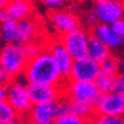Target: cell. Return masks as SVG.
I'll return each instance as SVG.
<instances>
[{
	"instance_id": "3957f363",
	"label": "cell",
	"mask_w": 124,
	"mask_h": 124,
	"mask_svg": "<svg viewBox=\"0 0 124 124\" xmlns=\"http://www.w3.org/2000/svg\"><path fill=\"white\" fill-rule=\"evenodd\" d=\"M7 102H8L17 114L25 115L31 108L32 104L29 97L28 85L19 82L16 78L7 85Z\"/></svg>"
},
{
	"instance_id": "4316f807",
	"label": "cell",
	"mask_w": 124,
	"mask_h": 124,
	"mask_svg": "<svg viewBox=\"0 0 124 124\" xmlns=\"http://www.w3.org/2000/svg\"><path fill=\"white\" fill-rule=\"evenodd\" d=\"M111 28L113 29V31L115 32L117 36H120V37H122L124 39V18L118 19L113 25H111Z\"/></svg>"
},
{
	"instance_id": "f1b7e54d",
	"label": "cell",
	"mask_w": 124,
	"mask_h": 124,
	"mask_svg": "<svg viewBox=\"0 0 124 124\" xmlns=\"http://www.w3.org/2000/svg\"><path fill=\"white\" fill-rule=\"evenodd\" d=\"M9 20H10V18H9L8 12L6 11V9L5 8L0 9V25H2V23H7Z\"/></svg>"
},
{
	"instance_id": "e0dca14e",
	"label": "cell",
	"mask_w": 124,
	"mask_h": 124,
	"mask_svg": "<svg viewBox=\"0 0 124 124\" xmlns=\"http://www.w3.org/2000/svg\"><path fill=\"white\" fill-rule=\"evenodd\" d=\"M66 100L68 102L70 112L74 115L78 116L81 120H92L95 116V108H94L93 104L73 101V100H68V98H66Z\"/></svg>"
},
{
	"instance_id": "9c48e42d",
	"label": "cell",
	"mask_w": 124,
	"mask_h": 124,
	"mask_svg": "<svg viewBox=\"0 0 124 124\" xmlns=\"http://www.w3.org/2000/svg\"><path fill=\"white\" fill-rule=\"evenodd\" d=\"M58 101L32 105L27 115L28 124H54L58 117Z\"/></svg>"
},
{
	"instance_id": "30bf717a",
	"label": "cell",
	"mask_w": 124,
	"mask_h": 124,
	"mask_svg": "<svg viewBox=\"0 0 124 124\" xmlns=\"http://www.w3.org/2000/svg\"><path fill=\"white\" fill-rule=\"evenodd\" d=\"M28 93L32 105L50 103L61 100L64 96V86L28 85Z\"/></svg>"
},
{
	"instance_id": "4dcf8cb0",
	"label": "cell",
	"mask_w": 124,
	"mask_h": 124,
	"mask_svg": "<svg viewBox=\"0 0 124 124\" xmlns=\"http://www.w3.org/2000/svg\"><path fill=\"white\" fill-rule=\"evenodd\" d=\"M8 124H27V123H26L25 121H23V118L17 117V118H15L14 121H11L10 123H8Z\"/></svg>"
},
{
	"instance_id": "484cf974",
	"label": "cell",
	"mask_w": 124,
	"mask_h": 124,
	"mask_svg": "<svg viewBox=\"0 0 124 124\" xmlns=\"http://www.w3.org/2000/svg\"><path fill=\"white\" fill-rule=\"evenodd\" d=\"M44 6L52 11H56V10H61L63 6H65V1L63 0H46V1H44Z\"/></svg>"
},
{
	"instance_id": "ffe728a7",
	"label": "cell",
	"mask_w": 124,
	"mask_h": 124,
	"mask_svg": "<svg viewBox=\"0 0 124 124\" xmlns=\"http://www.w3.org/2000/svg\"><path fill=\"white\" fill-rule=\"evenodd\" d=\"M18 117L17 112L7 101L0 102V124H8Z\"/></svg>"
},
{
	"instance_id": "5b68a950",
	"label": "cell",
	"mask_w": 124,
	"mask_h": 124,
	"mask_svg": "<svg viewBox=\"0 0 124 124\" xmlns=\"http://www.w3.org/2000/svg\"><path fill=\"white\" fill-rule=\"evenodd\" d=\"M88 37V34L84 29L78 28L66 35H63L59 40L66 48L73 61H79L87 57Z\"/></svg>"
},
{
	"instance_id": "44dd1931",
	"label": "cell",
	"mask_w": 124,
	"mask_h": 124,
	"mask_svg": "<svg viewBox=\"0 0 124 124\" xmlns=\"http://www.w3.org/2000/svg\"><path fill=\"white\" fill-rule=\"evenodd\" d=\"M16 25L17 23L12 20H9L0 25V37L7 44H14L15 35H16Z\"/></svg>"
},
{
	"instance_id": "d4e9b609",
	"label": "cell",
	"mask_w": 124,
	"mask_h": 124,
	"mask_svg": "<svg viewBox=\"0 0 124 124\" xmlns=\"http://www.w3.org/2000/svg\"><path fill=\"white\" fill-rule=\"evenodd\" d=\"M114 93L124 95V73H118L114 82Z\"/></svg>"
},
{
	"instance_id": "7a4b0ae2",
	"label": "cell",
	"mask_w": 124,
	"mask_h": 124,
	"mask_svg": "<svg viewBox=\"0 0 124 124\" xmlns=\"http://www.w3.org/2000/svg\"><path fill=\"white\" fill-rule=\"evenodd\" d=\"M28 63L23 48L18 44H6L0 50V70L14 81L23 74Z\"/></svg>"
},
{
	"instance_id": "83f0119b",
	"label": "cell",
	"mask_w": 124,
	"mask_h": 124,
	"mask_svg": "<svg viewBox=\"0 0 124 124\" xmlns=\"http://www.w3.org/2000/svg\"><path fill=\"white\" fill-rule=\"evenodd\" d=\"M86 19H87V23H88V25L90 26H96L98 23V20H97V17H96V15H95V12L93 11H90L88 14H87V16H86Z\"/></svg>"
},
{
	"instance_id": "1f68e13d",
	"label": "cell",
	"mask_w": 124,
	"mask_h": 124,
	"mask_svg": "<svg viewBox=\"0 0 124 124\" xmlns=\"http://www.w3.org/2000/svg\"><path fill=\"white\" fill-rule=\"evenodd\" d=\"M118 62H120V69H122L124 73V57L121 58V59H118Z\"/></svg>"
},
{
	"instance_id": "2e32d148",
	"label": "cell",
	"mask_w": 124,
	"mask_h": 124,
	"mask_svg": "<svg viewBox=\"0 0 124 124\" xmlns=\"http://www.w3.org/2000/svg\"><path fill=\"white\" fill-rule=\"evenodd\" d=\"M111 55H112L111 49L106 45H104L101 40H98L97 38L91 35L87 43V57L100 64Z\"/></svg>"
},
{
	"instance_id": "d6986e66",
	"label": "cell",
	"mask_w": 124,
	"mask_h": 124,
	"mask_svg": "<svg viewBox=\"0 0 124 124\" xmlns=\"http://www.w3.org/2000/svg\"><path fill=\"white\" fill-rule=\"evenodd\" d=\"M100 68H101V73L103 74L116 76L120 73V62L115 56L111 55L102 63H100Z\"/></svg>"
},
{
	"instance_id": "cb8c5ba5",
	"label": "cell",
	"mask_w": 124,
	"mask_h": 124,
	"mask_svg": "<svg viewBox=\"0 0 124 124\" xmlns=\"http://www.w3.org/2000/svg\"><path fill=\"white\" fill-rule=\"evenodd\" d=\"M82 121L83 120H81L78 116L70 113V114H67L64 116H58L56 118V121L54 122V124H81Z\"/></svg>"
},
{
	"instance_id": "52a82bcc",
	"label": "cell",
	"mask_w": 124,
	"mask_h": 124,
	"mask_svg": "<svg viewBox=\"0 0 124 124\" xmlns=\"http://www.w3.org/2000/svg\"><path fill=\"white\" fill-rule=\"evenodd\" d=\"M95 115L103 116H124V95L117 93H110L101 95L94 104Z\"/></svg>"
},
{
	"instance_id": "4fadbf2b",
	"label": "cell",
	"mask_w": 124,
	"mask_h": 124,
	"mask_svg": "<svg viewBox=\"0 0 124 124\" xmlns=\"http://www.w3.org/2000/svg\"><path fill=\"white\" fill-rule=\"evenodd\" d=\"M38 36V25L32 19L18 21L16 25V35H15L14 44L18 45H26L28 43L35 41Z\"/></svg>"
},
{
	"instance_id": "7402d4cb",
	"label": "cell",
	"mask_w": 124,
	"mask_h": 124,
	"mask_svg": "<svg viewBox=\"0 0 124 124\" xmlns=\"http://www.w3.org/2000/svg\"><path fill=\"white\" fill-rule=\"evenodd\" d=\"M23 53H25L27 59L29 61V59L36 57L43 50L44 47L40 46V45H38L36 41H31V43H28L26 45H23Z\"/></svg>"
},
{
	"instance_id": "8fae6325",
	"label": "cell",
	"mask_w": 124,
	"mask_h": 124,
	"mask_svg": "<svg viewBox=\"0 0 124 124\" xmlns=\"http://www.w3.org/2000/svg\"><path fill=\"white\" fill-rule=\"evenodd\" d=\"M49 20H50L52 26L62 36L79 28L78 18L76 17L75 14H73V11H68V10L61 9L56 11H50Z\"/></svg>"
},
{
	"instance_id": "9a60e30c",
	"label": "cell",
	"mask_w": 124,
	"mask_h": 124,
	"mask_svg": "<svg viewBox=\"0 0 124 124\" xmlns=\"http://www.w3.org/2000/svg\"><path fill=\"white\" fill-rule=\"evenodd\" d=\"M92 36L101 40L108 48H117L124 44V39L113 31V29L108 25L97 23L92 29Z\"/></svg>"
},
{
	"instance_id": "603a6c76",
	"label": "cell",
	"mask_w": 124,
	"mask_h": 124,
	"mask_svg": "<svg viewBox=\"0 0 124 124\" xmlns=\"http://www.w3.org/2000/svg\"><path fill=\"white\" fill-rule=\"evenodd\" d=\"M93 124H124L123 117H115V116H103L95 115L92 118Z\"/></svg>"
},
{
	"instance_id": "d590c367",
	"label": "cell",
	"mask_w": 124,
	"mask_h": 124,
	"mask_svg": "<svg viewBox=\"0 0 124 124\" xmlns=\"http://www.w3.org/2000/svg\"><path fill=\"white\" fill-rule=\"evenodd\" d=\"M123 123H124V117H123Z\"/></svg>"
},
{
	"instance_id": "f546056e",
	"label": "cell",
	"mask_w": 124,
	"mask_h": 124,
	"mask_svg": "<svg viewBox=\"0 0 124 124\" xmlns=\"http://www.w3.org/2000/svg\"><path fill=\"white\" fill-rule=\"evenodd\" d=\"M7 100V86L0 85V102Z\"/></svg>"
},
{
	"instance_id": "836d02e7",
	"label": "cell",
	"mask_w": 124,
	"mask_h": 124,
	"mask_svg": "<svg viewBox=\"0 0 124 124\" xmlns=\"http://www.w3.org/2000/svg\"><path fill=\"white\" fill-rule=\"evenodd\" d=\"M81 124H93L92 120H83Z\"/></svg>"
},
{
	"instance_id": "5bb4252c",
	"label": "cell",
	"mask_w": 124,
	"mask_h": 124,
	"mask_svg": "<svg viewBox=\"0 0 124 124\" xmlns=\"http://www.w3.org/2000/svg\"><path fill=\"white\" fill-rule=\"evenodd\" d=\"M5 9L8 12L10 20L18 23L29 19L34 11V3L26 0H12V1H7Z\"/></svg>"
},
{
	"instance_id": "ac0fdd59",
	"label": "cell",
	"mask_w": 124,
	"mask_h": 124,
	"mask_svg": "<svg viewBox=\"0 0 124 124\" xmlns=\"http://www.w3.org/2000/svg\"><path fill=\"white\" fill-rule=\"evenodd\" d=\"M114 82H115V76L101 73L100 76L95 79L94 84H95V86L98 90L100 94L105 95V94L113 93V91H114Z\"/></svg>"
},
{
	"instance_id": "ba28073f",
	"label": "cell",
	"mask_w": 124,
	"mask_h": 124,
	"mask_svg": "<svg viewBox=\"0 0 124 124\" xmlns=\"http://www.w3.org/2000/svg\"><path fill=\"white\" fill-rule=\"evenodd\" d=\"M100 74H101L100 64L86 57L79 61H74L70 74L67 79L74 82L94 83Z\"/></svg>"
},
{
	"instance_id": "7c38bea8",
	"label": "cell",
	"mask_w": 124,
	"mask_h": 124,
	"mask_svg": "<svg viewBox=\"0 0 124 124\" xmlns=\"http://www.w3.org/2000/svg\"><path fill=\"white\" fill-rule=\"evenodd\" d=\"M45 48L48 50V53L54 58L55 63L57 64L62 77L68 78L69 74H70V70H72V66H73L74 61H73V58L68 54V52L66 50V48L63 46V44L61 43V40L52 41Z\"/></svg>"
},
{
	"instance_id": "e575fe53",
	"label": "cell",
	"mask_w": 124,
	"mask_h": 124,
	"mask_svg": "<svg viewBox=\"0 0 124 124\" xmlns=\"http://www.w3.org/2000/svg\"><path fill=\"white\" fill-rule=\"evenodd\" d=\"M123 18H124V9H123Z\"/></svg>"
},
{
	"instance_id": "d6a6232c",
	"label": "cell",
	"mask_w": 124,
	"mask_h": 124,
	"mask_svg": "<svg viewBox=\"0 0 124 124\" xmlns=\"http://www.w3.org/2000/svg\"><path fill=\"white\" fill-rule=\"evenodd\" d=\"M6 5H7V1H6V0H0V9L5 8V7H6Z\"/></svg>"
},
{
	"instance_id": "8992f818",
	"label": "cell",
	"mask_w": 124,
	"mask_h": 124,
	"mask_svg": "<svg viewBox=\"0 0 124 124\" xmlns=\"http://www.w3.org/2000/svg\"><path fill=\"white\" fill-rule=\"evenodd\" d=\"M124 1L117 0H98L93 8L97 17L98 23L104 25H113L118 19L123 18Z\"/></svg>"
},
{
	"instance_id": "277c9868",
	"label": "cell",
	"mask_w": 124,
	"mask_h": 124,
	"mask_svg": "<svg viewBox=\"0 0 124 124\" xmlns=\"http://www.w3.org/2000/svg\"><path fill=\"white\" fill-rule=\"evenodd\" d=\"M100 96L101 94L94 83L68 81V84L64 86V97L73 101L90 103L94 105Z\"/></svg>"
},
{
	"instance_id": "6da1fadb",
	"label": "cell",
	"mask_w": 124,
	"mask_h": 124,
	"mask_svg": "<svg viewBox=\"0 0 124 124\" xmlns=\"http://www.w3.org/2000/svg\"><path fill=\"white\" fill-rule=\"evenodd\" d=\"M27 85L62 86L63 77L57 64L45 47L36 57L29 59L23 70Z\"/></svg>"
}]
</instances>
